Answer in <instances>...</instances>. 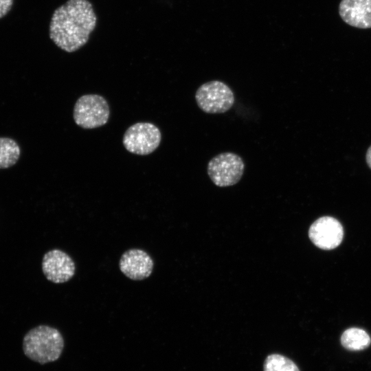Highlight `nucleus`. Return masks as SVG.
Returning a JSON list of instances; mask_svg holds the SVG:
<instances>
[{
    "mask_svg": "<svg viewBox=\"0 0 371 371\" xmlns=\"http://www.w3.org/2000/svg\"><path fill=\"white\" fill-rule=\"evenodd\" d=\"M110 109L106 99L98 94H85L76 102L73 111L75 123L85 129H93L105 125Z\"/></svg>",
    "mask_w": 371,
    "mask_h": 371,
    "instance_id": "3",
    "label": "nucleus"
},
{
    "mask_svg": "<svg viewBox=\"0 0 371 371\" xmlns=\"http://www.w3.org/2000/svg\"><path fill=\"white\" fill-rule=\"evenodd\" d=\"M245 170L243 159L230 152L220 153L212 158L207 167L212 181L218 187H228L236 184Z\"/></svg>",
    "mask_w": 371,
    "mask_h": 371,
    "instance_id": "5",
    "label": "nucleus"
},
{
    "mask_svg": "<svg viewBox=\"0 0 371 371\" xmlns=\"http://www.w3.org/2000/svg\"><path fill=\"white\" fill-rule=\"evenodd\" d=\"M96 21L89 1L68 0L54 11L49 25V37L63 51L75 52L87 43Z\"/></svg>",
    "mask_w": 371,
    "mask_h": 371,
    "instance_id": "1",
    "label": "nucleus"
},
{
    "mask_svg": "<svg viewBox=\"0 0 371 371\" xmlns=\"http://www.w3.org/2000/svg\"><path fill=\"white\" fill-rule=\"evenodd\" d=\"M42 271L49 281L60 284L73 278L76 266L69 254L60 249H54L44 254Z\"/></svg>",
    "mask_w": 371,
    "mask_h": 371,
    "instance_id": "8",
    "label": "nucleus"
},
{
    "mask_svg": "<svg viewBox=\"0 0 371 371\" xmlns=\"http://www.w3.org/2000/svg\"><path fill=\"white\" fill-rule=\"evenodd\" d=\"M264 371H300L290 359L278 354L269 355L264 363Z\"/></svg>",
    "mask_w": 371,
    "mask_h": 371,
    "instance_id": "13",
    "label": "nucleus"
},
{
    "mask_svg": "<svg viewBox=\"0 0 371 371\" xmlns=\"http://www.w3.org/2000/svg\"><path fill=\"white\" fill-rule=\"evenodd\" d=\"M339 13L342 20L350 26L371 28V0H341Z\"/></svg>",
    "mask_w": 371,
    "mask_h": 371,
    "instance_id": "10",
    "label": "nucleus"
},
{
    "mask_svg": "<svg viewBox=\"0 0 371 371\" xmlns=\"http://www.w3.org/2000/svg\"><path fill=\"white\" fill-rule=\"evenodd\" d=\"M161 141L159 128L150 122H137L125 131L122 143L129 153L147 155L154 152Z\"/></svg>",
    "mask_w": 371,
    "mask_h": 371,
    "instance_id": "6",
    "label": "nucleus"
},
{
    "mask_svg": "<svg viewBox=\"0 0 371 371\" xmlns=\"http://www.w3.org/2000/svg\"><path fill=\"white\" fill-rule=\"evenodd\" d=\"M195 100L199 107L207 113H223L234 103V94L225 82L212 80L201 85L196 91Z\"/></svg>",
    "mask_w": 371,
    "mask_h": 371,
    "instance_id": "4",
    "label": "nucleus"
},
{
    "mask_svg": "<svg viewBox=\"0 0 371 371\" xmlns=\"http://www.w3.org/2000/svg\"><path fill=\"white\" fill-rule=\"evenodd\" d=\"M122 273L133 280L148 278L153 270L154 262L150 256L141 249H129L124 251L119 262Z\"/></svg>",
    "mask_w": 371,
    "mask_h": 371,
    "instance_id": "9",
    "label": "nucleus"
},
{
    "mask_svg": "<svg viewBox=\"0 0 371 371\" xmlns=\"http://www.w3.org/2000/svg\"><path fill=\"white\" fill-rule=\"evenodd\" d=\"M21 150L17 143L8 137H0V169L8 168L18 161Z\"/></svg>",
    "mask_w": 371,
    "mask_h": 371,
    "instance_id": "12",
    "label": "nucleus"
},
{
    "mask_svg": "<svg viewBox=\"0 0 371 371\" xmlns=\"http://www.w3.org/2000/svg\"><path fill=\"white\" fill-rule=\"evenodd\" d=\"M371 339L366 331L359 328L346 329L341 337V344L347 350L357 351L367 348Z\"/></svg>",
    "mask_w": 371,
    "mask_h": 371,
    "instance_id": "11",
    "label": "nucleus"
},
{
    "mask_svg": "<svg viewBox=\"0 0 371 371\" xmlns=\"http://www.w3.org/2000/svg\"><path fill=\"white\" fill-rule=\"evenodd\" d=\"M366 161L368 167L371 169V145L368 147L366 153Z\"/></svg>",
    "mask_w": 371,
    "mask_h": 371,
    "instance_id": "15",
    "label": "nucleus"
},
{
    "mask_svg": "<svg viewBox=\"0 0 371 371\" xmlns=\"http://www.w3.org/2000/svg\"><path fill=\"white\" fill-rule=\"evenodd\" d=\"M13 0H0V19L5 16L10 10Z\"/></svg>",
    "mask_w": 371,
    "mask_h": 371,
    "instance_id": "14",
    "label": "nucleus"
},
{
    "mask_svg": "<svg viewBox=\"0 0 371 371\" xmlns=\"http://www.w3.org/2000/svg\"><path fill=\"white\" fill-rule=\"evenodd\" d=\"M308 236L317 247L330 250L338 247L342 241L344 229L340 222L331 216H322L310 227Z\"/></svg>",
    "mask_w": 371,
    "mask_h": 371,
    "instance_id": "7",
    "label": "nucleus"
},
{
    "mask_svg": "<svg viewBox=\"0 0 371 371\" xmlns=\"http://www.w3.org/2000/svg\"><path fill=\"white\" fill-rule=\"evenodd\" d=\"M63 348L64 339L60 331L47 325L32 328L25 335L23 340L24 354L41 364L57 360Z\"/></svg>",
    "mask_w": 371,
    "mask_h": 371,
    "instance_id": "2",
    "label": "nucleus"
}]
</instances>
